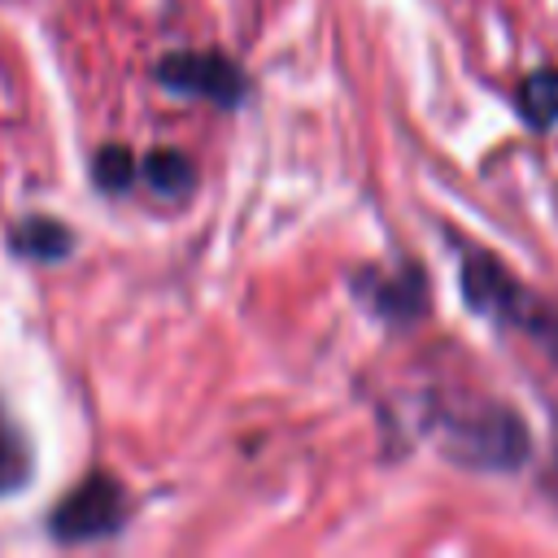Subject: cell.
<instances>
[{
	"mask_svg": "<svg viewBox=\"0 0 558 558\" xmlns=\"http://www.w3.org/2000/svg\"><path fill=\"white\" fill-rule=\"evenodd\" d=\"M462 279H466V301H475L480 310H497L501 318L527 327L532 336H545V331H549L545 310H541L488 253H471L466 266H462Z\"/></svg>",
	"mask_w": 558,
	"mask_h": 558,
	"instance_id": "obj_1",
	"label": "cell"
},
{
	"mask_svg": "<svg viewBox=\"0 0 558 558\" xmlns=\"http://www.w3.org/2000/svg\"><path fill=\"white\" fill-rule=\"evenodd\" d=\"M126 514V501H122V488L109 480V475H92L83 480L52 514V532L61 541H92V536H105L122 523Z\"/></svg>",
	"mask_w": 558,
	"mask_h": 558,
	"instance_id": "obj_2",
	"label": "cell"
},
{
	"mask_svg": "<svg viewBox=\"0 0 558 558\" xmlns=\"http://www.w3.org/2000/svg\"><path fill=\"white\" fill-rule=\"evenodd\" d=\"M157 78L174 92L205 96V100H218V105H235L244 96L240 70L227 57H214V52H174L157 65Z\"/></svg>",
	"mask_w": 558,
	"mask_h": 558,
	"instance_id": "obj_3",
	"label": "cell"
},
{
	"mask_svg": "<svg viewBox=\"0 0 558 558\" xmlns=\"http://www.w3.org/2000/svg\"><path fill=\"white\" fill-rule=\"evenodd\" d=\"M453 449L466 453L471 462L514 466L527 449V436H523V423L510 410H493L484 418H458L453 423Z\"/></svg>",
	"mask_w": 558,
	"mask_h": 558,
	"instance_id": "obj_4",
	"label": "cell"
},
{
	"mask_svg": "<svg viewBox=\"0 0 558 558\" xmlns=\"http://www.w3.org/2000/svg\"><path fill=\"white\" fill-rule=\"evenodd\" d=\"M519 109L527 122L549 126L558 122V70H541L519 87Z\"/></svg>",
	"mask_w": 558,
	"mask_h": 558,
	"instance_id": "obj_5",
	"label": "cell"
},
{
	"mask_svg": "<svg viewBox=\"0 0 558 558\" xmlns=\"http://www.w3.org/2000/svg\"><path fill=\"white\" fill-rule=\"evenodd\" d=\"M144 179H148L157 192H166V196H183V192L192 187V166H187L183 153L157 148V153L144 161Z\"/></svg>",
	"mask_w": 558,
	"mask_h": 558,
	"instance_id": "obj_6",
	"label": "cell"
},
{
	"mask_svg": "<svg viewBox=\"0 0 558 558\" xmlns=\"http://www.w3.org/2000/svg\"><path fill=\"white\" fill-rule=\"evenodd\" d=\"M26 471H31L26 440H22V432L0 414V493L17 488V484L26 480Z\"/></svg>",
	"mask_w": 558,
	"mask_h": 558,
	"instance_id": "obj_7",
	"label": "cell"
},
{
	"mask_svg": "<svg viewBox=\"0 0 558 558\" xmlns=\"http://www.w3.org/2000/svg\"><path fill=\"white\" fill-rule=\"evenodd\" d=\"M65 244H70L65 227H57V222H48V218H26V222L13 231V248H22V253H35V257H52V253H65Z\"/></svg>",
	"mask_w": 558,
	"mask_h": 558,
	"instance_id": "obj_8",
	"label": "cell"
},
{
	"mask_svg": "<svg viewBox=\"0 0 558 558\" xmlns=\"http://www.w3.org/2000/svg\"><path fill=\"white\" fill-rule=\"evenodd\" d=\"M96 179H100V187H126L131 183V157L122 148H100L96 153Z\"/></svg>",
	"mask_w": 558,
	"mask_h": 558,
	"instance_id": "obj_9",
	"label": "cell"
}]
</instances>
